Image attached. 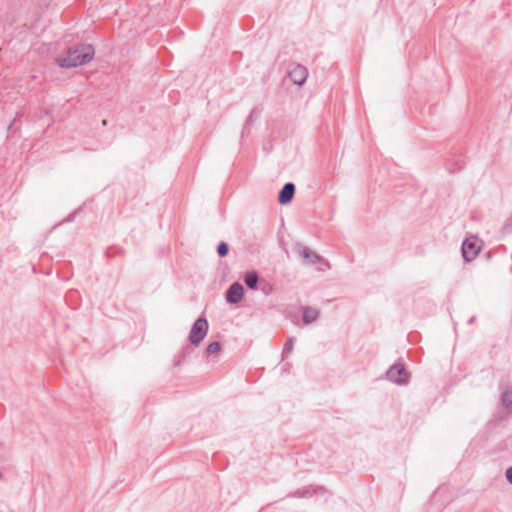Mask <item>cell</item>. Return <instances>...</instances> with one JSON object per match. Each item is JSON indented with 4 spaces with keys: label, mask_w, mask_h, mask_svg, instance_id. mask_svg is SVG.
<instances>
[{
    "label": "cell",
    "mask_w": 512,
    "mask_h": 512,
    "mask_svg": "<svg viewBox=\"0 0 512 512\" xmlns=\"http://www.w3.org/2000/svg\"><path fill=\"white\" fill-rule=\"evenodd\" d=\"M94 48L90 44H81L68 50L57 59V63L63 68H73L87 64L94 56Z\"/></svg>",
    "instance_id": "6da1fadb"
},
{
    "label": "cell",
    "mask_w": 512,
    "mask_h": 512,
    "mask_svg": "<svg viewBox=\"0 0 512 512\" xmlns=\"http://www.w3.org/2000/svg\"><path fill=\"white\" fill-rule=\"evenodd\" d=\"M482 246H483V242L480 238H478L476 236H469L468 238L465 239L463 246H462L463 258L468 262L474 260L481 252Z\"/></svg>",
    "instance_id": "7a4b0ae2"
},
{
    "label": "cell",
    "mask_w": 512,
    "mask_h": 512,
    "mask_svg": "<svg viewBox=\"0 0 512 512\" xmlns=\"http://www.w3.org/2000/svg\"><path fill=\"white\" fill-rule=\"evenodd\" d=\"M386 377L390 381L400 385L406 384L409 381V373L403 364H395L392 366L388 370Z\"/></svg>",
    "instance_id": "3957f363"
},
{
    "label": "cell",
    "mask_w": 512,
    "mask_h": 512,
    "mask_svg": "<svg viewBox=\"0 0 512 512\" xmlns=\"http://www.w3.org/2000/svg\"><path fill=\"white\" fill-rule=\"evenodd\" d=\"M207 331H208V323L205 319H200L198 321H196L189 335V339L191 343L194 345L200 344L206 336Z\"/></svg>",
    "instance_id": "277c9868"
},
{
    "label": "cell",
    "mask_w": 512,
    "mask_h": 512,
    "mask_svg": "<svg viewBox=\"0 0 512 512\" xmlns=\"http://www.w3.org/2000/svg\"><path fill=\"white\" fill-rule=\"evenodd\" d=\"M307 76V69L301 65H296L289 71L290 79L296 84H302L306 80Z\"/></svg>",
    "instance_id": "5b68a950"
},
{
    "label": "cell",
    "mask_w": 512,
    "mask_h": 512,
    "mask_svg": "<svg viewBox=\"0 0 512 512\" xmlns=\"http://www.w3.org/2000/svg\"><path fill=\"white\" fill-rule=\"evenodd\" d=\"M243 295H244L243 287L239 283H235L228 289L226 298L230 303H237L241 301Z\"/></svg>",
    "instance_id": "8992f818"
},
{
    "label": "cell",
    "mask_w": 512,
    "mask_h": 512,
    "mask_svg": "<svg viewBox=\"0 0 512 512\" xmlns=\"http://www.w3.org/2000/svg\"><path fill=\"white\" fill-rule=\"evenodd\" d=\"M294 193H295V186L292 183H287L279 194L280 203L286 204L290 202L294 196Z\"/></svg>",
    "instance_id": "52a82bcc"
},
{
    "label": "cell",
    "mask_w": 512,
    "mask_h": 512,
    "mask_svg": "<svg viewBox=\"0 0 512 512\" xmlns=\"http://www.w3.org/2000/svg\"><path fill=\"white\" fill-rule=\"evenodd\" d=\"M318 310H316L315 308H311V307H308L304 310L303 312V319H304V322L305 323H310V322H313L317 317H318Z\"/></svg>",
    "instance_id": "ba28073f"
},
{
    "label": "cell",
    "mask_w": 512,
    "mask_h": 512,
    "mask_svg": "<svg viewBox=\"0 0 512 512\" xmlns=\"http://www.w3.org/2000/svg\"><path fill=\"white\" fill-rule=\"evenodd\" d=\"M245 281L249 287H255L257 282H258V276L255 272H249L246 274Z\"/></svg>",
    "instance_id": "9c48e42d"
},
{
    "label": "cell",
    "mask_w": 512,
    "mask_h": 512,
    "mask_svg": "<svg viewBox=\"0 0 512 512\" xmlns=\"http://www.w3.org/2000/svg\"><path fill=\"white\" fill-rule=\"evenodd\" d=\"M220 350H221V346L218 342H213L207 347V353L209 355H216L220 352Z\"/></svg>",
    "instance_id": "30bf717a"
},
{
    "label": "cell",
    "mask_w": 512,
    "mask_h": 512,
    "mask_svg": "<svg viewBox=\"0 0 512 512\" xmlns=\"http://www.w3.org/2000/svg\"><path fill=\"white\" fill-rule=\"evenodd\" d=\"M502 404L504 405V407L506 408H509L510 407V404H511V393H510V390H507L506 393L503 395V399H502Z\"/></svg>",
    "instance_id": "8fae6325"
},
{
    "label": "cell",
    "mask_w": 512,
    "mask_h": 512,
    "mask_svg": "<svg viewBox=\"0 0 512 512\" xmlns=\"http://www.w3.org/2000/svg\"><path fill=\"white\" fill-rule=\"evenodd\" d=\"M228 246L225 244V243H221L219 246H218V254L222 257L227 255L228 253Z\"/></svg>",
    "instance_id": "7c38bea8"
},
{
    "label": "cell",
    "mask_w": 512,
    "mask_h": 512,
    "mask_svg": "<svg viewBox=\"0 0 512 512\" xmlns=\"http://www.w3.org/2000/svg\"><path fill=\"white\" fill-rule=\"evenodd\" d=\"M509 474H510V468H508V469H507V471H506V477H507V480H508V481L510 482L511 480H510V477H509Z\"/></svg>",
    "instance_id": "4fadbf2b"
}]
</instances>
